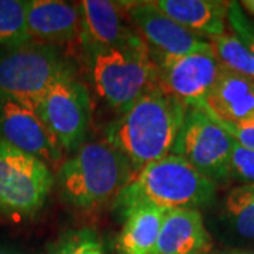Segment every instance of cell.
Instances as JSON below:
<instances>
[{
	"mask_svg": "<svg viewBox=\"0 0 254 254\" xmlns=\"http://www.w3.org/2000/svg\"><path fill=\"white\" fill-rule=\"evenodd\" d=\"M188 109L153 88L106 127V141L126 155L136 175L148 164L171 154Z\"/></svg>",
	"mask_w": 254,
	"mask_h": 254,
	"instance_id": "6da1fadb",
	"label": "cell"
},
{
	"mask_svg": "<svg viewBox=\"0 0 254 254\" xmlns=\"http://www.w3.org/2000/svg\"><path fill=\"white\" fill-rule=\"evenodd\" d=\"M81 48L82 63L93 91L119 115L155 88L157 68L140 34L116 46Z\"/></svg>",
	"mask_w": 254,
	"mask_h": 254,
	"instance_id": "7a4b0ae2",
	"label": "cell"
},
{
	"mask_svg": "<svg viewBox=\"0 0 254 254\" xmlns=\"http://www.w3.org/2000/svg\"><path fill=\"white\" fill-rule=\"evenodd\" d=\"M218 185L198 173L178 155L170 154L137 173L115 199V209L125 213L138 205L164 210L198 209L210 205Z\"/></svg>",
	"mask_w": 254,
	"mask_h": 254,
	"instance_id": "3957f363",
	"label": "cell"
},
{
	"mask_svg": "<svg viewBox=\"0 0 254 254\" xmlns=\"http://www.w3.org/2000/svg\"><path fill=\"white\" fill-rule=\"evenodd\" d=\"M133 177L126 155L105 140L83 143L60 165L55 182L65 203L89 210L116 199Z\"/></svg>",
	"mask_w": 254,
	"mask_h": 254,
	"instance_id": "277c9868",
	"label": "cell"
},
{
	"mask_svg": "<svg viewBox=\"0 0 254 254\" xmlns=\"http://www.w3.org/2000/svg\"><path fill=\"white\" fill-rule=\"evenodd\" d=\"M78 66L61 46L27 43L0 50V95L34 108L60 78L76 75Z\"/></svg>",
	"mask_w": 254,
	"mask_h": 254,
	"instance_id": "5b68a950",
	"label": "cell"
},
{
	"mask_svg": "<svg viewBox=\"0 0 254 254\" xmlns=\"http://www.w3.org/2000/svg\"><path fill=\"white\" fill-rule=\"evenodd\" d=\"M54 184L46 161L0 141V218H33L44 208Z\"/></svg>",
	"mask_w": 254,
	"mask_h": 254,
	"instance_id": "8992f818",
	"label": "cell"
},
{
	"mask_svg": "<svg viewBox=\"0 0 254 254\" xmlns=\"http://www.w3.org/2000/svg\"><path fill=\"white\" fill-rule=\"evenodd\" d=\"M34 110L63 151L75 153L85 143L92 122V99L76 75L54 82Z\"/></svg>",
	"mask_w": 254,
	"mask_h": 254,
	"instance_id": "52a82bcc",
	"label": "cell"
},
{
	"mask_svg": "<svg viewBox=\"0 0 254 254\" xmlns=\"http://www.w3.org/2000/svg\"><path fill=\"white\" fill-rule=\"evenodd\" d=\"M235 140L203 110L190 108L171 154L181 157L216 185L232 180Z\"/></svg>",
	"mask_w": 254,
	"mask_h": 254,
	"instance_id": "ba28073f",
	"label": "cell"
},
{
	"mask_svg": "<svg viewBox=\"0 0 254 254\" xmlns=\"http://www.w3.org/2000/svg\"><path fill=\"white\" fill-rule=\"evenodd\" d=\"M154 64L155 88L182 102L187 108H199L222 72L212 50L163 58Z\"/></svg>",
	"mask_w": 254,
	"mask_h": 254,
	"instance_id": "9c48e42d",
	"label": "cell"
},
{
	"mask_svg": "<svg viewBox=\"0 0 254 254\" xmlns=\"http://www.w3.org/2000/svg\"><path fill=\"white\" fill-rule=\"evenodd\" d=\"M127 11L153 61L212 50L208 38L180 26L157 9L153 1H127Z\"/></svg>",
	"mask_w": 254,
	"mask_h": 254,
	"instance_id": "30bf717a",
	"label": "cell"
},
{
	"mask_svg": "<svg viewBox=\"0 0 254 254\" xmlns=\"http://www.w3.org/2000/svg\"><path fill=\"white\" fill-rule=\"evenodd\" d=\"M0 141L50 163H60L63 150L34 108L0 95Z\"/></svg>",
	"mask_w": 254,
	"mask_h": 254,
	"instance_id": "8fae6325",
	"label": "cell"
},
{
	"mask_svg": "<svg viewBox=\"0 0 254 254\" xmlns=\"http://www.w3.org/2000/svg\"><path fill=\"white\" fill-rule=\"evenodd\" d=\"M81 47H110L126 43L138 33L127 11V1L82 0Z\"/></svg>",
	"mask_w": 254,
	"mask_h": 254,
	"instance_id": "7c38bea8",
	"label": "cell"
},
{
	"mask_svg": "<svg viewBox=\"0 0 254 254\" xmlns=\"http://www.w3.org/2000/svg\"><path fill=\"white\" fill-rule=\"evenodd\" d=\"M30 40L61 46L79 41L81 13L78 3L61 0H26Z\"/></svg>",
	"mask_w": 254,
	"mask_h": 254,
	"instance_id": "4fadbf2b",
	"label": "cell"
},
{
	"mask_svg": "<svg viewBox=\"0 0 254 254\" xmlns=\"http://www.w3.org/2000/svg\"><path fill=\"white\" fill-rule=\"evenodd\" d=\"M203 110L218 125H237L254 115V79L222 68L202 105Z\"/></svg>",
	"mask_w": 254,
	"mask_h": 254,
	"instance_id": "5bb4252c",
	"label": "cell"
},
{
	"mask_svg": "<svg viewBox=\"0 0 254 254\" xmlns=\"http://www.w3.org/2000/svg\"><path fill=\"white\" fill-rule=\"evenodd\" d=\"M212 239L198 209L167 210L154 254H209Z\"/></svg>",
	"mask_w": 254,
	"mask_h": 254,
	"instance_id": "9a60e30c",
	"label": "cell"
},
{
	"mask_svg": "<svg viewBox=\"0 0 254 254\" xmlns=\"http://www.w3.org/2000/svg\"><path fill=\"white\" fill-rule=\"evenodd\" d=\"M158 10L193 34L212 38L227 31L229 1L222 0H155Z\"/></svg>",
	"mask_w": 254,
	"mask_h": 254,
	"instance_id": "2e32d148",
	"label": "cell"
},
{
	"mask_svg": "<svg viewBox=\"0 0 254 254\" xmlns=\"http://www.w3.org/2000/svg\"><path fill=\"white\" fill-rule=\"evenodd\" d=\"M165 213L167 210L151 205H138L122 213L119 254H154Z\"/></svg>",
	"mask_w": 254,
	"mask_h": 254,
	"instance_id": "e0dca14e",
	"label": "cell"
},
{
	"mask_svg": "<svg viewBox=\"0 0 254 254\" xmlns=\"http://www.w3.org/2000/svg\"><path fill=\"white\" fill-rule=\"evenodd\" d=\"M223 213L236 235L254 242V184H242L229 190Z\"/></svg>",
	"mask_w": 254,
	"mask_h": 254,
	"instance_id": "ac0fdd59",
	"label": "cell"
},
{
	"mask_svg": "<svg viewBox=\"0 0 254 254\" xmlns=\"http://www.w3.org/2000/svg\"><path fill=\"white\" fill-rule=\"evenodd\" d=\"M209 43L212 47V53L223 69L254 79L253 57L243 41L232 30L209 38Z\"/></svg>",
	"mask_w": 254,
	"mask_h": 254,
	"instance_id": "d6986e66",
	"label": "cell"
},
{
	"mask_svg": "<svg viewBox=\"0 0 254 254\" xmlns=\"http://www.w3.org/2000/svg\"><path fill=\"white\" fill-rule=\"evenodd\" d=\"M26 0H0V50L30 41Z\"/></svg>",
	"mask_w": 254,
	"mask_h": 254,
	"instance_id": "ffe728a7",
	"label": "cell"
},
{
	"mask_svg": "<svg viewBox=\"0 0 254 254\" xmlns=\"http://www.w3.org/2000/svg\"><path fill=\"white\" fill-rule=\"evenodd\" d=\"M227 24L247 47L254 61V21L245 13L240 1H229Z\"/></svg>",
	"mask_w": 254,
	"mask_h": 254,
	"instance_id": "44dd1931",
	"label": "cell"
},
{
	"mask_svg": "<svg viewBox=\"0 0 254 254\" xmlns=\"http://www.w3.org/2000/svg\"><path fill=\"white\" fill-rule=\"evenodd\" d=\"M230 170L232 178L242 184H254V150L246 148L235 141Z\"/></svg>",
	"mask_w": 254,
	"mask_h": 254,
	"instance_id": "7402d4cb",
	"label": "cell"
},
{
	"mask_svg": "<svg viewBox=\"0 0 254 254\" xmlns=\"http://www.w3.org/2000/svg\"><path fill=\"white\" fill-rule=\"evenodd\" d=\"M225 128L237 144L254 150V115L237 125H219Z\"/></svg>",
	"mask_w": 254,
	"mask_h": 254,
	"instance_id": "603a6c76",
	"label": "cell"
},
{
	"mask_svg": "<svg viewBox=\"0 0 254 254\" xmlns=\"http://www.w3.org/2000/svg\"><path fill=\"white\" fill-rule=\"evenodd\" d=\"M73 254H105L99 237L92 229H79L78 246Z\"/></svg>",
	"mask_w": 254,
	"mask_h": 254,
	"instance_id": "cb8c5ba5",
	"label": "cell"
},
{
	"mask_svg": "<svg viewBox=\"0 0 254 254\" xmlns=\"http://www.w3.org/2000/svg\"><path fill=\"white\" fill-rule=\"evenodd\" d=\"M79 230H68L53 246L50 254H73L78 246Z\"/></svg>",
	"mask_w": 254,
	"mask_h": 254,
	"instance_id": "d4e9b609",
	"label": "cell"
},
{
	"mask_svg": "<svg viewBox=\"0 0 254 254\" xmlns=\"http://www.w3.org/2000/svg\"><path fill=\"white\" fill-rule=\"evenodd\" d=\"M0 254H26V253L20 252V250H17V249L11 247V246L0 245Z\"/></svg>",
	"mask_w": 254,
	"mask_h": 254,
	"instance_id": "484cf974",
	"label": "cell"
},
{
	"mask_svg": "<svg viewBox=\"0 0 254 254\" xmlns=\"http://www.w3.org/2000/svg\"><path fill=\"white\" fill-rule=\"evenodd\" d=\"M240 6L243 10H247L252 16H254V0H243L240 1Z\"/></svg>",
	"mask_w": 254,
	"mask_h": 254,
	"instance_id": "4316f807",
	"label": "cell"
},
{
	"mask_svg": "<svg viewBox=\"0 0 254 254\" xmlns=\"http://www.w3.org/2000/svg\"><path fill=\"white\" fill-rule=\"evenodd\" d=\"M219 254H254V252H252V250H243V249H230V250L220 252Z\"/></svg>",
	"mask_w": 254,
	"mask_h": 254,
	"instance_id": "83f0119b",
	"label": "cell"
},
{
	"mask_svg": "<svg viewBox=\"0 0 254 254\" xmlns=\"http://www.w3.org/2000/svg\"><path fill=\"white\" fill-rule=\"evenodd\" d=\"M209 254H219V253H209Z\"/></svg>",
	"mask_w": 254,
	"mask_h": 254,
	"instance_id": "f1b7e54d",
	"label": "cell"
}]
</instances>
